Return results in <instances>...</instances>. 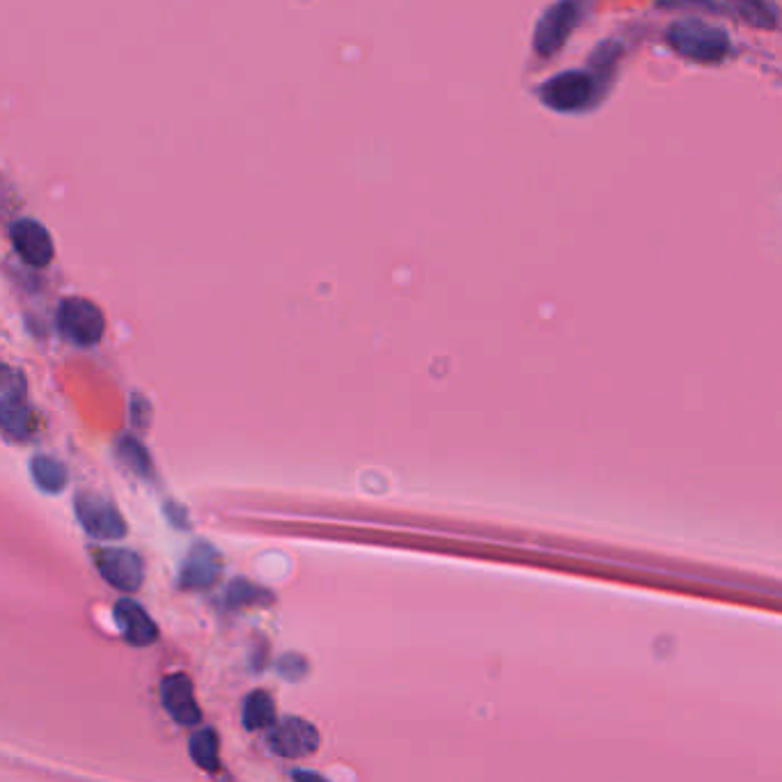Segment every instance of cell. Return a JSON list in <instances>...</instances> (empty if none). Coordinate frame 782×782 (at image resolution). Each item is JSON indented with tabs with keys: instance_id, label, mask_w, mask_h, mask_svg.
<instances>
[{
	"instance_id": "obj_1",
	"label": "cell",
	"mask_w": 782,
	"mask_h": 782,
	"mask_svg": "<svg viewBox=\"0 0 782 782\" xmlns=\"http://www.w3.org/2000/svg\"><path fill=\"white\" fill-rule=\"evenodd\" d=\"M670 47L697 63H718L730 53L728 35L700 18H681L668 28Z\"/></svg>"
},
{
	"instance_id": "obj_2",
	"label": "cell",
	"mask_w": 782,
	"mask_h": 782,
	"mask_svg": "<svg viewBox=\"0 0 782 782\" xmlns=\"http://www.w3.org/2000/svg\"><path fill=\"white\" fill-rule=\"evenodd\" d=\"M57 329L60 335L78 347H92L104 335V315L92 300L81 296H69L57 306Z\"/></svg>"
},
{
	"instance_id": "obj_3",
	"label": "cell",
	"mask_w": 782,
	"mask_h": 782,
	"mask_svg": "<svg viewBox=\"0 0 782 782\" xmlns=\"http://www.w3.org/2000/svg\"><path fill=\"white\" fill-rule=\"evenodd\" d=\"M0 423H3V432L16 440H24L35 432V418L26 399V379L22 372L12 368H3Z\"/></svg>"
},
{
	"instance_id": "obj_4",
	"label": "cell",
	"mask_w": 782,
	"mask_h": 782,
	"mask_svg": "<svg viewBox=\"0 0 782 782\" xmlns=\"http://www.w3.org/2000/svg\"><path fill=\"white\" fill-rule=\"evenodd\" d=\"M76 516L78 524L94 539H123L127 535V524L119 510L111 503L108 498L97 493H81L76 498Z\"/></svg>"
},
{
	"instance_id": "obj_5",
	"label": "cell",
	"mask_w": 782,
	"mask_h": 782,
	"mask_svg": "<svg viewBox=\"0 0 782 782\" xmlns=\"http://www.w3.org/2000/svg\"><path fill=\"white\" fill-rule=\"evenodd\" d=\"M94 563L106 584L119 592L131 594L143 586L145 565L140 555L129 549H99L94 553Z\"/></svg>"
},
{
	"instance_id": "obj_6",
	"label": "cell",
	"mask_w": 782,
	"mask_h": 782,
	"mask_svg": "<svg viewBox=\"0 0 782 782\" xmlns=\"http://www.w3.org/2000/svg\"><path fill=\"white\" fill-rule=\"evenodd\" d=\"M594 94V81L584 72H563L539 88L541 102L555 111L584 108Z\"/></svg>"
},
{
	"instance_id": "obj_7",
	"label": "cell",
	"mask_w": 782,
	"mask_h": 782,
	"mask_svg": "<svg viewBox=\"0 0 782 782\" xmlns=\"http://www.w3.org/2000/svg\"><path fill=\"white\" fill-rule=\"evenodd\" d=\"M269 746L280 757L298 759L319 748V732L312 723H308V720L287 716L283 720H278V723L271 728Z\"/></svg>"
},
{
	"instance_id": "obj_8",
	"label": "cell",
	"mask_w": 782,
	"mask_h": 782,
	"mask_svg": "<svg viewBox=\"0 0 782 782\" xmlns=\"http://www.w3.org/2000/svg\"><path fill=\"white\" fill-rule=\"evenodd\" d=\"M578 22V8L574 3H555L544 14L535 28V51L539 55H553L560 47L567 42L569 33Z\"/></svg>"
},
{
	"instance_id": "obj_9",
	"label": "cell",
	"mask_w": 782,
	"mask_h": 782,
	"mask_svg": "<svg viewBox=\"0 0 782 782\" xmlns=\"http://www.w3.org/2000/svg\"><path fill=\"white\" fill-rule=\"evenodd\" d=\"M220 569H223V560L220 553L209 544V541H197L187 553L182 569H179V588L184 590H207L211 588Z\"/></svg>"
},
{
	"instance_id": "obj_10",
	"label": "cell",
	"mask_w": 782,
	"mask_h": 782,
	"mask_svg": "<svg viewBox=\"0 0 782 782\" xmlns=\"http://www.w3.org/2000/svg\"><path fill=\"white\" fill-rule=\"evenodd\" d=\"M12 246L30 267H47L53 257L51 234L35 218H18L10 226Z\"/></svg>"
},
{
	"instance_id": "obj_11",
	"label": "cell",
	"mask_w": 782,
	"mask_h": 782,
	"mask_svg": "<svg viewBox=\"0 0 782 782\" xmlns=\"http://www.w3.org/2000/svg\"><path fill=\"white\" fill-rule=\"evenodd\" d=\"M162 702L164 709L179 726H200V720H203V712H200L193 695V684L184 672H172L162 681Z\"/></svg>"
},
{
	"instance_id": "obj_12",
	"label": "cell",
	"mask_w": 782,
	"mask_h": 782,
	"mask_svg": "<svg viewBox=\"0 0 782 782\" xmlns=\"http://www.w3.org/2000/svg\"><path fill=\"white\" fill-rule=\"evenodd\" d=\"M115 625L133 648H148L158 638V629L148 611L133 599H119L113 608Z\"/></svg>"
},
{
	"instance_id": "obj_13",
	"label": "cell",
	"mask_w": 782,
	"mask_h": 782,
	"mask_svg": "<svg viewBox=\"0 0 782 782\" xmlns=\"http://www.w3.org/2000/svg\"><path fill=\"white\" fill-rule=\"evenodd\" d=\"M30 473L35 485L47 493H60L67 487V466L63 461L49 454H35L30 461Z\"/></svg>"
},
{
	"instance_id": "obj_14",
	"label": "cell",
	"mask_w": 782,
	"mask_h": 782,
	"mask_svg": "<svg viewBox=\"0 0 782 782\" xmlns=\"http://www.w3.org/2000/svg\"><path fill=\"white\" fill-rule=\"evenodd\" d=\"M242 720H244V728L248 732L273 728L275 726V702H273V697L267 691H253L244 702Z\"/></svg>"
},
{
	"instance_id": "obj_15",
	"label": "cell",
	"mask_w": 782,
	"mask_h": 782,
	"mask_svg": "<svg viewBox=\"0 0 782 782\" xmlns=\"http://www.w3.org/2000/svg\"><path fill=\"white\" fill-rule=\"evenodd\" d=\"M273 601V594L265 588H259L246 578H236L226 590V606L228 608H248V606H267Z\"/></svg>"
},
{
	"instance_id": "obj_16",
	"label": "cell",
	"mask_w": 782,
	"mask_h": 782,
	"mask_svg": "<svg viewBox=\"0 0 782 782\" xmlns=\"http://www.w3.org/2000/svg\"><path fill=\"white\" fill-rule=\"evenodd\" d=\"M189 753H191L193 761L200 769L216 771L218 765H220V761H218V736H216V732L211 728L197 730L191 736Z\"/></svg>"
},
{
	"instance_id": "obj_17",
	"label": "cell",
	"mask_w": 782,
	"mask_h": 782,
	"mask_svg": "<svg viewBox=\"0 0 782 782\" xmlns=\"http://www.w3.org/2000/svg\"><path fill=\"white\" fill-rule=\"evenodd\" d=\"M117 457L136 475H140V477L152 475L150 454L143 446H140V440H136L133 436H123L117 440Z\"/></svg>"
},
{
	"instance_id": "obj_18",
	"label": "cell",
	"mask_w": 782,
	"mask_h": 782,
	"mask_svg": "<svg viewBox=\"0 0 782 782\" xmlns=\"http://www.w3.org/2000/svg\"><path fill=\"white\" fill-rule=\"evenodd\" d=\"M278 672L283 675L285 679L294 681V679H300V677L308 675V664H306L304 656L285 654V656L278 658Z\"/></svg>"
},
{
	"instance_id": "obj_19",
	"label": "cell",
	"mask_w": 782,
	"mask_h": 782,
	"mask_svg": "<svg viewBox=\"0 0 782 782\" xmlns=\"http://www.w3.org/2000/svg\"><path fill=\"white\" fill-rule=\"evenodd\" d=\"M166 512H168V516H170V521H172L175 526H179V528H182V526H189V524H187V510L177 508L175 503H168Z\"/></svg>"
},
{
	"instance_id": "obj_20",
	"label": "cell",
	"mask_w": 782,
	"mask_h": 782,
	"mask_svg": "<svg viewBox=\"0 0 782 782\" xmlns=\"http://www.w3.org/2000/svg\"><path fill=\"white\" fill-rule=\"evenodd\" d=\"M294 782H326V780L322 775L312 773V771H296Z\"/></svg>"
}]
</instances>
